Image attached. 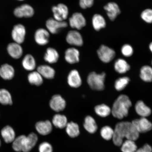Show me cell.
I'll list each match as a JSON object with an SVG mask.
<instances>
[{
	"instance_id": "cell-1",
	"label": "cell",
	"mask_w": 152,
	"mask_h": 152,
	"mask_svg": "<svg viewBox=\"0 0 152 152\" xmlns=\"http://www.w3.org/2000/svg\"><path fill=\"white\" fill-rule=\"evenodd\" d=\"M114 130L112 140L114 145L118 147H121L124 138L136 141L139 138L140 133L132 123L129 121H121L117 123Z\"/></svg>"
},
{
	"instance_id": "cell-2",
	"label": "cell",
	"mask_w": 152,
	"mask_h": 152,
	"mask_svg": "<svg viewBox=\"0 0 152 152\" xmlns=\"http://www.w3.org/2000/svg\"><path fill=\"white\" fill-rule=\"evenodd\" d=\"M132 106V102L126 95L119 96L114 102L111 113L114 117L121 119L128 116L129 110Z\"/></svg>"
},
{
	"instance_id": "cell-3",
	"label": "cell",
	"mask_w": 152,
	"mask_h": 152,
	"mask_svg": "<svg viewBox=\"0 0 152 152\" xmlns=\"http://www.w3.org/2000/svg\"><path fill=\"white\" fill-rule=\"evenodd\" d=\"M106 75L104 72L100 74L95 72H91L87 77V82L92 90L98 91L103 90Z\"/></svg>"
},
{
	"instance_id": "cell-4",
	"label": "cell",
	"mask_w": 152,
	"mask_h": 152,
	"mask_svg": "<svg viewBox=\"0 0 152 152\" xmlns=\"http://www.w3.org/2000/svg\"><path fill=\"white\" fill-rule=\"evenodd\" d=\"M26 30L23 25L18 24L13 27L11 35L14 42L21 44L25 39Z\"/></svg>"
},
{
	"instance_id": "cell-5",
	"label": "cell",
	"mask_w": 152,
	"mask_h": 152,
	"mask_svg": "<svg viewBox=\"0 0 152 152\" xmlns=\"http://www.w3.org/2000/svg\"><path fill=\"white\" fill-rule=\"evenodd\" d=\"M97 54L100 60L105 63L111 62L115 56V51L104 45H101L97 50Z\"/></svg>"
},
{
	"instance_id": "cell-6",
	"label": "cell",
	"mask_w": 152,
	"mask_h": 152,
	"mask_svg": "<svg viewBox=\"0 0 152 152\" xmlns=\"http://www.w3.org/2000/svg\"><path fill=\"white\" fill-rule=\"evenodd\" d=\"M54 18L55 20L64 21L67 18L69 14V10L66 5L63 3H60L52 7Z\"/></svg>"
},
{
	"instance_id": "cell-7",
	"label": "cell",
	"mask_w": 152,
	"mask_h": 152,
	"mask_svg": "<svg viewBox=\"0 0 152 152\" xmlns=\"http://www.w3.org/2000/svg\"><path fill=\"white\" fill-rule=\"evenodd\" d=\"M132 123L140 134L147 133L152 130V123L146 118L134 119Z\"/></svg>"
},
{
	"instance_id": "cell-8",
	"label": "cell",
	"mask_w": 152,
	"mask_h": 152,
	"mask_svg": "<svg viewBox=\"0 0 152 152\" xmlns=\"http://www.w3.org/2000/svg\"><path fill=\"white\" fill-rule=\"evenodd\" d=\"M13 13L14 16L17 18H31L34 16V10L31 6L24 4L15 8Z\"/></svg>"
},
{
	"instance_id": "cell-9",
	"label": "cell",
	"mask_w": 152,
	"mask_h": 152,
	"mask_svg": "<svg viewBox=\"0 0 152 152\" xmlns=\"http://www.w3.org/2000/svg\"><path fill=\"white\" fill-rule=\"evenodd\" d=\"M45 25L49 33L56 34L58 33L60 29L67 27L68 24L65 21H60L54 18H50L47 20Z\"/></svg>"
},
{
	"instance_id": "cell-10",
	"label": "cell",
	"mask_w": 152,
	"mask_h": 152,
	"mask_svg": "<svg viewBox=\"0 0 152 152\" xmlns=\"http://www.w3.org/2000/svg\"><path fill=\"white\" fill-rule=\"evenodd\" d=\"M69 26L73 28L81 30L86 25V20L82 14L75 12L72 15L69 20Z\"/></svg>"
},
{
	"instance_id": "cell-11",
	"label": "cell",
	"mask_w": 152,
	"mask_h": 152,
	"mask_svg": "<svg viewBox=\"0 0 152 152\" xmlns=\"http://www.w3.org/2000/svg\"><path fill=\"white\" fill-rule=\"evenodd\" d=\"M66 42L69 45L77 47L83 46V39L81 34L76 30H70L66 37Z\"/></svg>"
},
{
	"instance_id": "cell-12",
	"label": "cell",
	"mask_w": 152,
	"mask_h": 152,
	"mask_svg": "<svg viewBox=\"0 0 152 152\" xmlns=\"http://www.w3.org/2000/svg\"><path fill=\"white\" fill-rule=\"evenodd\" d=\"M50 33L43 28H39L35 32L34 39L38 45L44 46L46 45L49 42Z\"/></svg>"
},
{
	"instance_id": "cell-13",
	"label": "cell",
	"mask_w": 152,
	"mask_h": 152,
	"mask_svg": "<svg viewBox=\"0 0 152 152\" xmlns=\"http://www.w3.org/2000/svg\"><path fill=\"white\" fill-rule=\"evenodd\" d=\"M66 104L65 100L58 94L53 96L49 102L51 109L56 112L63 111L65 109Z\"/></svg>"
},
{
	"instance_id": "cell-14",
	"label": "cell",
	"mask_w": 152,
	"mask_h": 152,
	"mask_svg": "<svg viewBox=\"0 0 152 152\" xmlns=\"http://www.w3.org/2000/svg\"><path fill=\"white\" fill-rule=\"evenodd\" d=\"M7 51L11 58L18 59L23 54V49L20 44L13 42L9 43L7 45Z\"/></svg>"
},
{
	"instance_id": "cell-15",
	"label": "cell",
	"mask_w": 152,
	"mask_h": 152,
	"mask_svg": "<svg viewBox=\"0 0 152 152\" xmlns=\"http://www.w3.org/2000/svg\"><path fill=\"white\" fill-rule=\"evenodd\" d=\"M104 9L107 12L108 18L111 21L115 20L121 12L118 5L113 2L108 3L104 5Z\"/></svg>"
},
{
	"instance_id": "cell-16",
	"label": "cell",
	"mask_w": 152,
	"mask_h": 152,
	"mask_svg": "<svg viewBox=\"0 0 152 152\" xmlns=\"http://www.w3.org/2000/svg\"><path fill=\"white\" fill-rule=\"evenodd\" d=\"M35 128L39 134L41 135L46 136L52 132V124L48 120L39 121L36 123Z\"/></svg>"
},
{
	"instance_id": "cell-17",
	"label": "cell",
	"mask_w": 152,
	"mask_h": 152,
	"mask_svg": "<svg viewBox=\"0 0 152 152\" xmlns=\"http://www.w3.org/2000/svg\"><path fill=\"white\" fill-rule=\"evenodd\" d=\"M79 57V51L75 48H68L64 53V58L66 61L71 64L78 62L80 60Z\"/></svg>"
},
{
	"instance_id": "cell-18",
	"label": "cell",
	"mask_w": 152,
	"mask_h": 152,
	"mask_svg": "<svg viewBox=\"0 0 152 152\" xmlns=\"http://www.w3.org/2000/svg\"><path fill=\"white\" fill-rule=\"evenodd\" d=\"M67 82L69 86L73 88H77L81 86L82 81L77 70L74 69L70 72L67 77Z\"/></svg>"
},
{
	"instance_id": "cell-19",
	"label": "cell",
	"mask_w": 152,
	"mask_h": 152,
	"mask_svg": "<svg viewBox=\"0 0 152 152\" xmlns=\"http://www.w3.org/2000/svg\"><path fill=\"white\" fill-rule=\"evenodd\" d=\"M15 70L10 64H5L0 67V77L5 80H10L14 77Z\"/></svg>"
},
{
	"instance_id": "cell-20",
	"label": "cell",
	"mask_w": 152,
	"mask_h": 152,
	"mask_svg": "<svg viewBox=\"0 0 152 152\" xmlns=\"http://www.w3.org/2000/svg\"><path fill=\"white\" fill-rule=\"evenodd\" d=\"M38 140V136L35 133H30L28 136H26L22 152H30L35 147Z\"/></svg>"
},
{
	"instance_id": "cell-21",
	"label": "cell",
	"mask_w": 152,
	"mask_h": 152,
	"mask_svg": "<svg viewBox=\"0 0 152 152\" xmlns=\"http://www.w3.org/2000/svg\"><path fill=\"white\" fill-rule=\"evenodd\" d=\"M1 134L4 141L7 143L13 142L15 139V133L14 129L9 125L5 126L1 129Z\"/></svg>"
},
{
	"instance_id": "cell-22",
	"label": "cell",
	"mask_w": 152,
	"mask_h": 152,
	"mask_svg": "<svg viewBox=\"0 0 152 152\" xmlns=\"http://www.w3.org/2000/svg\"><path fill=\"white\" fill-rule=\"evenodd\" d=\"M59 58V55L58 51L52 47H48L45 53L44 59L45 61L49 64L56 63Z\"/></svg>"
},
{
	"instance_id": "cell-23",
	"label": "cell",
	"mask_w": 152,
	"mask_h": 152,
	"mask_svg": "<svg viewBox=\"0 0 152 152\" xmlns=\"http://www.w3.org/2000/svg\"><path fill=\"white\" fill-rule=\"evenodd\" d=\"M136 113L141 117L146 118L151 115V110L142 101H138L135 106Z\"/></svg>"
},
{
	"instance_id": "cell-24",
	"label": "cell",
	"mask_w": 152,
	"mask_h": 152,
	"mask_svg": "<svg viewBox=\"0 0 152 152\" xmlns=\"http://www.w3.org/2000/svg\"><path fill=\"white\" fill-rule=\"evenodd\" d=\"M37 71L42 77L48 79L54 78L56 74L54 69L50 66L47 65H42L38 66Z\"/></svg>"
},
{
	"instance_id": "cell-25",
	"label": "cell",
	"mask_w": 152,
	"mask_h": 152,
	"mask_svg": "<svg viewBox=\"0 0 152 152\" xmlns=\"http://www.w3.org/2000/svg\"><path fill=\"white\" fill-rule=\"evenodd\" d=\"M83 127L87 132L94 134L98 130V126L96 121L92 117L88 115L85 118Z\"/></svg>"
},
{
	"instance_id": "cell-26",
	"label": "cell",
	"mask_w": 152,
	"mask_h": 152,
	"mask_svg": "<svg viewBox=\"0 0 152 152\" xmlns=\"http://www.w3.org/2000/svg\"><path fill=\"white\" fill-rule=\"evenodd\" d=\"M92 24L95 30L99 31L102 28L106 27V23L105 19L102 15L95 14L92 17Z\"/></svg>"
},
{
	"instance_id": "cell-27",
	"label": "cell",
	"mask_w": 152,
	"mask_h": 152,
	"mask_svg": "<svg viewBox=\"0 0 152 152\" xmlns=\"http://www.w3.org/2000/svg\"><path fill=\"white\" fill-rule=\"evenodd\" d=\"M22 65L25 69L28 71H33L36 67L35 58L30 54H26L22 61Z\"/></svg>"
},
{
	"instance_id": "cell-28",
	"label": "cell",
	"mask_w": 152,
	"mask_h": 152,
	"mask_svg": "<svg viewBox=\"0 0 152 152\" xmlns=\"http://www.w3.org/2000/svg\"><path fill=\"white\" fill-rule=\"evenodd\" d=\"M114 68L117 73L121 74L129 71L130 66L126 60L123 58H118L116 60L114 64Z\"/></svg>"
},
{
	"instance_id": "cell-29",
	"label": "cell",
	"mask_w": 152,
	"mask_h": 152,
	"mask_svg": "<svg viewBox=\"0 0 152 152\" xmlns=\"http://www.w3.org/2000/svg\"><path fill=\"white\" fill-rule=\"evenodd\" d=\"M65 128L66 134L71 138L77 137L80 133L78 125L73 121L68 123Z\"/></svg>"
},
{
	"instance_id": "cell-30",
	"label": "cell",
	"mask_w": 152,
	"mask_h": 152,
	"mask_svg": "<svg viewBox=\"0 0 152 152\" xmlns=\"http://www.w3.org/2000/svg\"><path fill=\"white\" fill-rule=\"evenodd\" d=\"M67 123V119L65 115L58 114L53 117L52 124L56 128L60 129L65 128Z\"/></svg>"
},
{
	"instance_id": "cell-31",
	"label": "cell",
	"mask_w": 152,
	"mask_h": 152,
	"mask_svg": "<svg viewBox=\"0 0 152 152\" xmlns=\"http://www.w3.org/2000/svg\"><path fill=\"white\" fill-rule=\"evenodd\" d=\"M0 104L3 105H11L13 104L12 96L6 89H0Z\"/></svg>"
},
{
	"instance_id": "cell-32",
	"label": "cell",
	"mask_w": 152,
	"mask_h": 152,
	"mask_svg": "<svg viewBox=\"0 0 152 152\" xmlns=\"http://www.w3.org/2000/svg\"><path fill=\"white\" fill-rule=\"evenodd\" d=\"M28 79L30 84L36 86H39L43 83V77L37 71L32 72L28 74Z\"/></svg>"
},
{
	"instance_id": "cell-33",
	"label": "cell",
	"mask_w": 152,
	"mask_h": 152,
	"mask_svg": "<svg viewBox=\"0 0 152 152\" xmlns=\"http://www.w3.org/2000/svg\"><path fill=\"white\" fill-rule=\"evenodd\" d=\"M140 77L142 80L146 82L152 81V68L148 66H144L140 70Z\"/></svg>"
},
{
	"instance_id": "cell-34",
	"label": "cell",
	"mask_w": 152,
	"mask_h": 152,
	"mask_svg": "<svg viewBox=\"0 0 152 152\" xmlns=\"http://www.w3.org/2000/svg\"><path fill=\"white\" fill-rule=\"evenodd\" d=\"M120 147L121 152H135L138 148L135 141L128 140L124 141Z\"/></svg>"
},
{
	"instance_id": "cell-35",
	"label": "cell",
	"mask_w": 152,
	"mask_h": 152,
	"mask_svg": "<svg viewBox=\"0 0 152 152\" xmlns=\"http://www.w3.org/2000/svg\"><path fill=\"white\" fill-rule=\"evenodd\" d=\"M95 113L102 117H106L111 113V110L109 106L104 104H99L95 107Z\"/></svg>"
},
{
	"instance_id": "cell-36",
	"label": "cell",
	"mask_w": 152,
	"mask_h": 152,
	"mask_svg": "<svg viewBox=\"0 0 152 152\" xmlns=\"http://www.w3.org/2000/svg\"><path fill=\"white\" fill-rule=\"evenodd\" d=\"M26 136L24 135H21L15 138L12 142V146L13 149L15 151L18 152L22 151Z\"/></svg>"
},
{
	"instance_id": "cell-37",
	"label": "cell",
	"mask_w": 152,
	"mask_h": 152,
	"mask_svg": "<svg viewBox=\"0 0 152 152\" xmlns=\"http://www.w3.org/2000/svg\"><path fill=\"white\" fill-rule=\"evenodd\" d=\"M114 133V129L109 126H105L102 127L100 131L101 136L106 141H110L112 140Z\"/></svg>"
},
{
	"instance_id": "cell-38",
	"label": "cell",
	"mask_w": 152,
	"mask_h": 152,
	"mask_svg": "<svg viewBox=\"0 0 152 152\" xmlns=\"http://www.w3.org/2000/svg\"><path fill=\"white\" fill-rule=\"evenodd\" d=\"M130 79L128 77H125L119 78L115 81V88L118 91L124 90L128 84Z\"/></svg>"
},
{
	"instance_id": "cell-39",
	"label": "cell",
	"mask_w": 152,
	"mask_h": 152,
	"mask_svg": "<svg viewBox=\"0 0 152 152\" xmlns=\"http://www.w3.org/2000/svg\"><path fill=\"white\" fill-rule=\"evenodd\" d=\"M140 16L144 21L148 23H152V9H147L142 11Z\"/></svg>"
},
{
	"instance_id": "cell-40",
	"label": "cell",
	"mask_w": 152,
	"mask_h": 152,
	"mask_svg": "<svg viewBox=\"0 0 152 152\" xmlns=\"http://www.w3.org/2000/svg\"><path fill=\"white\" fill-rule=\"evenodd\" d=\"M121 52L123 56L126 57L132 56L134 53L132 47L129 44L124 45L121 48Z\"/></svg>"
},
{
	"instance_id": "cell-41",
	"label": "cell",
	"mask_w": 152,
	"mask_h": 152,
	"mask_svg": "<svg viewBox=\"0 0 152 152\" xmlns=\"http://www.w3.org/2000/svg\"><path fill=\"white\" fill-rule=\"evenodd\" d=\"M39 152H53V148L49 142H43L39 145Z\"/></svg>"
},
{
	"instance_id": "cell-42",
	"label": "cell",
	"mask_w": 152,
	"mask_h": 152,
	"mask_svg": "<svg viewBox=\"0 0 152 152\" xmlns=\"http://www.w3.org/2000/svg\"><path fill=\"white\" fill-rule=\"evenodd\" d=\"M94 0H79V5L81 8L85 9L90 8L94 5Z\"/></svg>"
},
{
	"instance_id": "cell-43",
	"label": "cell",
	"mask_w": 152,
	"mask_h": 152,
	"mask_svg": "<svg viewBox=\"0 0 152 152\" xmlns=\"http://www.w3.org/2000/svg\"><path fill=\"white\" fill-rule=\"evenodd\" d=\"M135 152H152V147L150 144L146 143L142 147L138 148Z\"/></svg>"
},
{
	"instance_id": "cell-44",
	"label": "cell",
	"mask_w": 152,
	"mask_h": 152,
	"mask_svg": "<svg viewBox=\"0 0 152 152\" xmlns=\"http://www.w3.org/2000/svg\"><path fill=\"white\" fill-rule=\"evenodd\" d=\"M149 48L150 51H151V52L152 53V42L150 43L149 45Z\"/></svg>"
},
{
	"instance_id": "cell-45",
	"label": "cell",
	"mask_w": 152,
	"mask_h": 152,
	"mask_svg": "<svg viewBox=\"0 0 152 152\" xmlns=\"http://www.w3.org/2000/svg\"><path fill=\"white\" fill-rule=\"evenodd\" d=\"M18 1H24V0H18Z\"/></svg>"
},
{
	"instance_id": "cell-46",
	"label": "cell",
	"mask_w": 152,
	"mask_h": 152,
	"mask_svg": "<svg viewBox=\"0 0 152 152\" xmlns=\"http://www.w3.org/2000/svg\"><path fill=\"white\" fill-rule=\"evenodd\" d=\"M1 140H0V147H1Z\"/></svg>"
},
{
	"instance_id": "cell-47",
	"label": "cell",
	"mask_w": 152,
	"mask_h": 152,
	"mask_svg": "<svg viewBox=\"0 0 152 152\" xmlns=\"http://www.w3.org/2000/svg\"><path fill=\"white\" fill-rule=\"evenodd\" d=\"M151 64H152V60Z\"/></svg>"
}]
</instances>
